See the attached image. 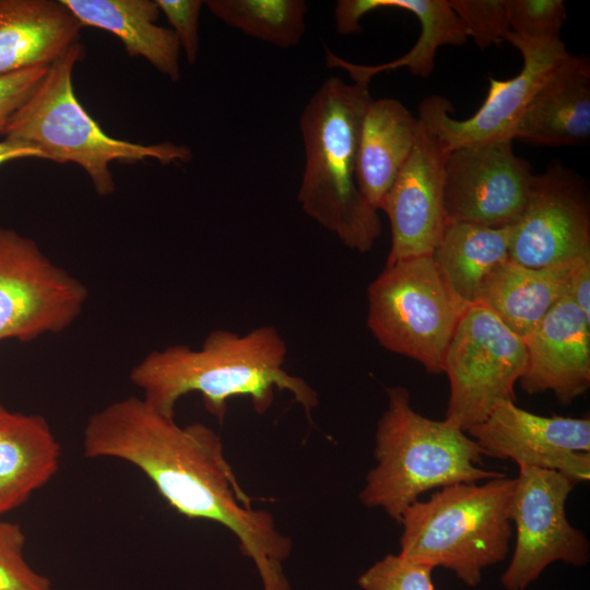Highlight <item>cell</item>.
I'll return each instance as SVG.
<instances>
[{
	"label": "cell",
	"mask_w": 590,
	"mask_h": 590,
	"mask_svg": "<svg viewBox=\"0 0 590 590\" xmlns=\"http://www.w3.org/2000/svg\"><path fill=\"white\" fill-rule=\"evenodd\" d=\"M25 535L16 523L0 521V590H52L24 557Z\"/></svg>",
	"instance_id": "cell-28"
},
{
	"label": "cell",
	"mask_w": 590,
	"mask_h": 590,
	"mask_svg": "<svg viewBox=\"0 0 590 590\" xmlns=\"http://www.w3.org/2000/svg\"><path fill=\"white\" fill-rule=\"evenodd\" d=\"M27 157L43 158L37 150L26 144L5 139L0 141V166L14 160Z\"/></svg>",
	"instance_id": "cell-33"
},
{
	"label": "cell",
	"mask_w": 590,
	"mask_h": 590,
	"mask_svg": "<svg viewBox=\"0 0 590 590\" xmlns=\"http://www.w3.org/2000/svg\"><path fill=\"white\" fill-rule=\"evenodd\" d=\"M479 48L499 44L510 31L508 0H448Z\"/></svg>",
	"instance_id": "cell-29"
},
{
	"label": "cell",
	"mask_w": 590,
	"mask_h": 590,
	"mask_svg": "<svg viewBox=\"0 0 590 590\" xmlns=\"http://www.w3.org/2000/svg\"><path fill=\"white\" fill-rule=\"evenodd\" d=\"M467 434L485 456L555 470L577 483L590 480L589 417L542 416L505 400Z\"/></svg>",
	"instance_id": "cell-14"
},
{
	"label": "cell",
	"mask_w": 590,
	"mask_h": 590,
	"mask_svg": "<svg viewBox=\"0 0 590 590\" xmlns=\"http://www.w3.org/2000/svg\"><path fill=\"white\" fill-rule=\"evenodd\" d=\"M82 26L116 35L131 58L146 59L173 82L180 78L179 42L172 28L155 24V0H62Z\"/></svg>",
	"instance_id": "cell-23"
},
{
	"label": "cell",
	"mask_w": 590,
	"mask_h": 590,
	"mask_svg": "<svg viewBox=\"0 0 590 590\" xmlns=\"http://www.w3.org/2000/svg\"><path fill=\"white\" fill-rule=\"evenodd\" d=\"M61 447L40 414L0 403V516L22 506L60 467Z\"/></svg>",
	"instance_id": "cell-20"
},
{
	"label": "cell",
	"mask_w": 590,
	"mask_h": 590,
	"mask_svg": "<svg viewBox=\"0 0 590 590\" xmlns=\"http://www.w3.org/2000/svg\"><path fill=\"white\" fill-rule=\"evenodd\" d=\"M449 103L433 95L418 105L415 143L379 209L391 231L387 263L432 255L445 227V166L451 149L440 116Z\"/></svg>",
	"instance_id": "cell-10"
},
{
	"label": "cell",
	"mask_w": 590,
	"mask_h": 590,
	"mask_svg": "<svg viewBox=\"0 0 590 590\" xmlns=\"http://www.w3.org/2000/svg\"><path fill=\"white\" fill-rule=\"evenodd\" d=\"M378 9L411 12L420 22L421 33L405 55L377 66L356 64L326 49L328 67L345 70L354 83L369 85L374 75L399 68H406L415 76L427 78L434 70L439 47L462 46L468 40L464 26L448 0H340L334 8L337 31L343 35L361 32V19Z\"/></svg>",
	"instance_id": "cell-17"
},
{
	"label": "cell",
	"mask_w": 590,
	"mask_h": 590,
	"mask_svg": "<svg viewBox=\"0 0 590 590\" xmlns=\"http://www.w3.org/2000/svg\"><path fill=\"white\" fill-rule=\"evenodd\" d=\"M577 484L555 470L519 465L510 505L516 545L500 578L506 590L527 589L555 562L576 567L589 562V540L566 515V502Z\"/></svg>",
	"instance_id": "cell-11"
},
{
	"label": "cell",
	"mask_w": 590,
	"mask_h": 590,
	"mask_svg": "<svg viewBox=\"0 0 590 590\" xmlns=\"http://www.w3.org/2000/svg\"><path fill=\"white\" fill-rule=\"evenodd\" d=\"M527 363L519 385L529 394L552 391L570 404L590 387V320L568 295L523 338Z\"/></svg>",
	"instance_id": "cell-15"
},
{
	"label": "cell",
	"mask_w": 590,
	"mask_h": 590,
	"mask_svg": "<svg viewBox=\"0 0 590 590\" xmlns=\"http://www.w3.org/2000/svg\"><path fill=\"white\" fill-rule=\"evenodd\" d=\"M590 258V210L583 179L554 162L534 175L527 204L512 226L509 260L548 268Z\"/></svg>",
	"instance_id": "cell-13"
},
{
	"label": "cell",
	"mask_w": 590,
	"mask_h": 590,
	"mask_svg": "<svg viewBox=\"0 0 590 590\" xmlns=\"http://www.w3.org/2000/svg\"><path fill=\"white\" fill-rule=\"evenodd\" d=\"M286 356V343L274 327L246 334L217 329L198 350L176 344L150 352L133 366L130 380L149 404L169 417H175L178 400L191 392L201 394L205 410L220 422L236 396L250 398L253 410L264 414L279 389L290 392L311 421L318 394L305 379L285 370Z\"/></svg>",
	"instance_id": "cell-2"
},
{
	"label": "cell",
	"mask_w": 590,
	"mask_h": 590,
	"mask_svg": "<svg viewBox=\"0 0 590 590\" xmlns=\"http://www.w3.org/2000/svg\"><path fill=\"white\" fill-rule=\"evenodd\" d=\"M48 68L33 67L0 76V129L32 94Z\"/></svg>",
	"instance_id": "cell-31"
},
{
	"label": "cell",
	"mask_w": 590,
	"mask_h": 590,
	"mask_svg": "<svg viewBox=\"0 0 590 590\" xmlns=\"http://www.w3.org/2000/svg\"><path fill=\"white\" fill-rule=\"evenodd\" d=\"M504 42L517 48L523 60L521 71L508 80L488 78L489 88L481 107L471 117H450L449 103L440 116L442 133L450 146L512 139V132L533 95L555 67L569 54L562 39L551 43L526 40L507 32Z\"/></svg>",
	"instance_id": "cell-16"
},
{
	"label": "cell",
	"mask_w": 590,
	"mask_h": 590,
	"mask_svg": "<svg viewBox=\"0 0 590 590\" xmlns=\"http://www.w3.org/2000/svg\"><path fill=\"white\" fill-rule=\"evenodd\" d=\"M512 139L541 146L590 139V61L570 52L555 67L517 122Z\"/></svg>",
	"instance_id": "cell-18"
},
{
	"label": "cell",
	"mask_w": 590,
	"mask_h": 590,
	"mask_svg": "<svg viewBox=\"0 0 590 590\" xmlns=\"http://www.w3.org/2000/svg\"><path fill=\"white\" fill-rule=\"evenodd\" d=\"M417 129V117L398 99L371 98L366 107L356 177L361 193L377 211L413 149Z\"/></svg>",
	"instance_id": "cell-21"
},
{
	"label": "cell",
	"mask_w": 590,
	"mask_h": 590,
	"mask_svg": "<svg viewBox=\"0 0 590 590\" xmlns=\"http://www.w3.org/2000/svg\"><path fill=\"white\" fill-rule=\"evenodd\" d=\"M516 477L460 483L437 489L403 512L399 554L452 571L468 587L505 560L512 536L510 505Z\"/></svg>",
	"instance_id": "cell-6"
},
{
	"label": "cell",
	"mask_w": 590,
	"mask_h": 590,
	"mask_svg": "<svg viewBox=\"0 0 590 590\" xmlns=\"http://www.w3.org/2000/svg\"><path fill=\"white\" fill-rule=\"evenodd\" d=\"M585 260L529 268L508 259L485 278L476 303L491 309L522 339L567 295L570 278Z\"/></svg>",
	"instance_id": "cell-22"
},
{
	"label": "cell",
	"mask_w": 590,
	"mask_h": 590,
	"mask_svg": "<svg viewBox=\"0 0 590 590\" xmlns=\"http://www.w3.org/2000/svg\"><path fill=\"white\" fill-rule=\"evenodd\" d=\"M82 448L86 458L138 468L178 514L225 527L255 564L263 590H291L283 567L292 541L269 511L252 508L212 428L180 426L142 397L130 396L88 417Z\"/></svg>",
	"instance_id": "cell-1"
},
{
	"label": "cell",
	"mask_w": 590,
	"mask_h": 590,
	"mask_svg": "<svg viewBox=\"0 0 590 590\" xmlns=\"http://www.w3.org/2000/svg\"><path fill=\"white\" fill-rule=\"evenodd\" d=\"M155 2L172 25L187 61L193 64L199 52V16L203 1L155 0Z\"/></svg>",
	"instance_id": "cell-30"
},
{
	"label": "cell",
	"mask_w": 590,
	"mask_h": 590,
	"mask_svg": "<svg viewBox=\"0 0 590 590\" xmlns=\"http://www.w3.org/2000/svg\"><path fill=\"white\" fill-rule=\"evenodd\" d=\"M511 139L452 149L445 166L446 223L514 226L530 194L534 173Z\"/></svg>",
	"instance_id": "cell-12"
},
{
	"label": "cell",
	"mask_w": 590,
	"mask_h": 590,
	"mask_svg": "<svg viewBox=\"0 0 590 590\" xmlns=\"http://www.w3.org/2000/svg\"><path fill=\"white\" fill-rule=\"evenodd\" d=\"M567 295L590 320V259L581 262L574 271Z\"/></svg>",
	"instance_id": "cell-32"
},
{
	"label": "cell",
	"mask_w": 590,
	"mask_h": 590,
	"mask_svg": "<svg viewBox=\"0 0 590 590\" xmlns=\"http://www.w3.org/2000/svg\"><path fill=\"white\" fill-rule=\"evenodd\" d=\"M527 363L523 340L491 309L471 304L444 357L450 394L445 418L468 432L500 401H516L515 386Z\"/></svg>",
	"instance_id": "cell-8"
},
{
	"label": "cell",
	"mask_w": 590,
	"mask_h": 590,
	"mask_svg": "<svg viewBox=\"0 0 590 590\" xmlns=\"http://www.w3.org/2000/svg\"><path fill=\"white\" fill-rule=\"evenodd\" d=\"M511 236L512 226L448 222L432 257L455 294L474 304L485 278L509 259Z\"/></svg>",
	"instance_id": "cell-24"
},
{
	"label": "cell",
	"mask_w": 590,
	"mask_h": 590,
	"mask_svg": "<svg viewBox=\"0 0 590 590\" xmlns=\"http://www.w3.org/2000/svg\"><path fill=\"white\" fill-rule=\"evenodd\" d=\"M510 32L530 42L560 39L567 19L563 0H508Z\"/></svg>",
	"instance_id": "cell-26"
},
{
	"label": "cell",
	"mask_w": 590,
	"mask_h": 590,
	"mask_svg": "<svg viewBox=\"0 0 590 590\" xmlns=\"http://www.w3.org/2000/svg\"><path fill=\"white\" fill-rule=\"evenodd\" d=\"M203 4L225 24L283 49L296 46L306 31L303 0H208Z\"/></svg>",
	"instance_id": "cell-25"
},
{
	"label": "cell",
	"mask_w": 590,
	"mask_h": 590,
	"mask_svg": "<svg viewBox=\"0 0 590 590\" xmlns=\"http://www.w3.org/2000/svg\"><path fill=\"white\" fill-rule=\"evenodd\" d=\"M86 286L38 245L0 226V341H33L68 329L82 314Z\"/></svg>",
	"instance_id": "cell-9"
},
{
	"label": "cell",
	"mask_w": 590,
	"mask_h": 590,
	"mask_svg": "<svg viewBox=\"0 0 590 590\" xmlns=\"http://www.w3.org/2000/svg\"><path fill=\"white\" fill-rule=\"evenodd\" d=\"M388 405L377 422L374 457L359 500L400 521L427 491L504 476L483 469L485 452L465 432L417 413L405 387L387 388Z\"/></svg>",
	"instance_id": "cell-4"
},
{
	"label": "cell",
	"mask_w": 590,
	"mask_h": 590,
	"mask_svg": "<svg viewBox=\"0 0 590 590\" xmlns=\"http://www.w3.org/2000/svg\"><path fill=\"white\" fill-rule=\"evenodd\" d=\"M427 564L398 554H387L357 579L362 590H436Z\"/></svg>",
	"instance_id": "cell-27"
},
{
	"label": "cell",
	"mask_w": 590,
	"mask_h": 590,
	"mask_svg": "<svg viewBox=\"0 0 590 590\" xmlns=\"http://www.w3.org/2000/svg\"><path fill=\"white\" fill-rule=\"evenodd\" d=\"M367 326L386 350L441 374L445 353L471 305L442 278L432 255L391 263L367 288Z\"/></svg>",
	"instance_id": "cell-7"
},
{
	"label": "cell",
	"mask_w": 590,
	"mask_h": 590,
	"mask_svg": "<svg viewBox=\"0 0 590 590\" xmlns=\"http://www.w3.org/2000/svg\"><path fill=\"white\" fill-rule=\"evenodd\" d=\"M82 58L84 47L76 43L55 60L32 94L0 129V134L5 140L34 148L44 160L78 164L101 197L110 196L116 189L109 167L113 162L138 163L152 158L166 165L191 160V150L182 144H140L104 132L73 90L72 73Z\"/></svg>",
	"instance_id": "cell-5"
},
{
	"label": "cell",
	"mask_w": 590,
	"mask_h": 590,
	"mask_svg": "<svg viewBox=\"0 0 590 590\" xmlns=\"http://www.w3.org/2000/svg\"><path fill=\"white\" fill-rule=\"evenodd\" d=\"M370 101L368 85L329 78L299 119L305 166L297 200L309 217L359 252L370 250L381 234L378 211L356 177L361 123Z\"/></svg>",
	"instance_id": "cell-3"
},
{
	"label": "cell",
	"mask_w": 590,
	"mask_h": 590,
	"mask_svg": "<svg viewBox=\"0 0 590 590\" xmlns=\"http://www.w3.org/2000/svg\"><path fill=\"white\" fill-rule=\"evenodd\" d=\"M82 27L62 0H0V76L50 66Z\"/></svg>",
	"instance_id": "cell-19"
}]
</instances>
